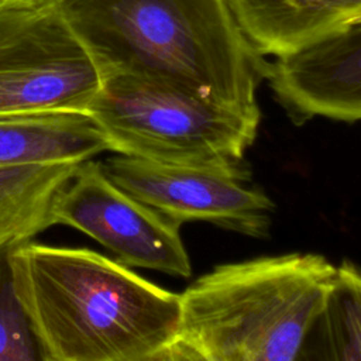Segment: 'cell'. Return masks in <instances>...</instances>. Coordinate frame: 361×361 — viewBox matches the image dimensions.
Listing matches in <instances>:
<instances>
[{
    "label": "cell",
    "instance_id": "6da1fadb",
    "mask_svg": "<svg viewBox=\"0 0 361 361\" xmlns=\"http://www.w3.org/2000/svg\"><path fill=\"white\" fill-rule=\"evenodd\" d=\"M6 258L41 360L169 361L179 293L87 248L27 240Z\"/></svg>",
    "mask_w": 361,
    "mask_h": 361
},
{
    "label": "cell",
    "instance_id": "7a4b0ae2",
    "mask_svg": "<svg viewBox=\"0 0 361 361\" xmlns=\"http://www.w3.org/2000/svg\"><path fill=\"white\" fill-rule=\"evenodd\" d=\"M103 78L133 73L207 99L258 104L267 59L224 0H55Z\"/></svg>",
    "mask_w": 361,
    "mask_h": 361
},
{
    "label": "cell",
    "instance_id": "3957f363",
    "mask_svg": "<svg viewBox=\"0 0 361 361\" xmlns=\"http://www.w3.org/2000/svg\"><path fill=\"white\" fill-rule=\"evenodd\" d=\"M334 272L312 252L214 267L179 293L169 361H299Z\"/></svg>",
    "mask_w": 361,
    "mask_h": 361
},
{
    "label": "cell",
    "instance_id": "277c9868",
    "mask_svg": "<svg viewBox=\"0 0 361 361\" xmlns=\"http://www.w3.org/2000/svg\"><path fill=\"white\" fill-rule=\"evenodd\" d=\"M87 113L114 154L221 169L245 166L261 120L258 104L224 103L133 73L104 76Z\"/></svg>",
    "mask_w": 361,
    "mask_h": 361
},
{
    "label": "cell",
    "instance_id": "5b68a950",
    "mask_svg": "<svg viewBox=\"0 0 361 361\" xmlns=\"http://www.w3.org/2000/svg\"><path fill=\"white\" fill-rule=\"evenodd\" d=\"M102 82L55 0L0 4V117L87 113Z\"/></svg>",
    "mask_w": 361,
    "mask_h": 361
},
{
    "label": "cell",
    "instance_id": "8992f818",
    "mask_svg": "<svg viewBox=\"0 0 361 361\" xmlns=\"http://www.w3.org/2000/svg\"><path fill=\"white\" fill-rule=\"evenodd\" d=\"M104 173L133 197L179 223L207 221L252 238H267L274 200L252 185L250 171L155 162L116 154Z\"/></svg>",
    "mask_w": 361,
    "mask_h": 361
},
{
    "label": "cell",
    "instance_id": "52a82bcc",
    "mask_svg": "<svg viewBox=\"0 0 361 361\" xmlns=\"http://www.w3.org/2000/svg\"><path fill=\"white\" fill-rule=\"evenodd\" d=\"M52 220L87 234L127 267L147 268L172 276L192 274L180 224L133 197L102 169L86 159L59 192Z\"/></svg>",
    "mask_w": 361,
    "mask_h": 361
},
{
    "label": "cell",
    "instance_id": "ba28073f",
    "mask_svg": "<svg viewBox=\"0 0 361 361\" xmlns=\"http://www.w3.org/2000/svg\"><path fill=\"white\" fill-rule=\"evenodd\" d=\"M265 80L289 118L361 121V18L267 62Z\"/></svg>",
    "mask_w": 361,
    "mask_h": 361
},
{
    "label": "cell",
    "instance_id": "9c48e42d",
    "mask_svg": "<svg viewBox=\"0 0 361 361\" xmlns=\"http://www.w3.org/2000/svg\"><path fill=\"white\" fill-rule=\"evenodd\" d=\"M262 56L296 52L361 18V0H224Z\"/></svg>",
    "mask_w": 361,
    "mask_h": 361
},
{
    "label": "cell",
    "instance_id": "30bf717a",
    "mask_svg": "<svg viewBox=\"0 0 361 361\" xmlns=\"http://www.w3.org/2000/svg\"><path fill=\"white\" fill-rule=\"evenodd\" d=\"M110 151L86 111L0 117V166L82 162Z\"/></svg>",
    "mask_w": 361,
    "mask_h": 361
},
{
    "label": "cell",
    "instance_id": "8fae6325",
    "mask_svg": "<svg viewBox=\"0 0 361 361\" xmlns=\"http://www.w3.org/2000/svg\"><path fill=\"white\" fill-rule=\"evenodd\" d=\"M80 162L0 166V251L54 226L52 207Z\"/></svg>",
    "mask_w": 361,
    "mask_h": 361
},
{
    "label": "cell",
    "instance_id": "7c38bea8",
    "mask_svg": "<svg viewBox=\"0 0 361 361\" xmlns=\"http://www.w3.org/2000/svg\"><path fill=\"white\" fill-rule=\"evenodd\" d=\"M299 361H361V267L353 261L336 267Z\"/></svg>",
    "mask_w": 361,
    "mask_h": 361
},
{
    "label": "cell",
    "instance_id": "4fadbf2b",
    "mask_svg": "<svg viewBox=\"0 0 361 361\" xmlns=\"http://www.w3.org/2000/svg\"><path fill=\"white\" fill-rule=\"evenodd\" d=\"M6 251H0V361L41 360L28 319L13 289Z\"/></svg>",
    "mask_w": 361,
    "mask_h": 361
},
{
    "label": "cell",
    "instance_id": "5bb4252c",
    "mask_svg": "<svg viewBox=\"0 0 361 361\" xmlns=\"http://www.w3.org/2000/svg\"><path fill=\"white\" fill-rule=\"evenodd\" d=\"M17 1H34V3H41V1H49V0H0V4H6V3H17Z\"/></svg>",
    "mask_w": 361,
    "mask_h": 361
}]
</instances>
